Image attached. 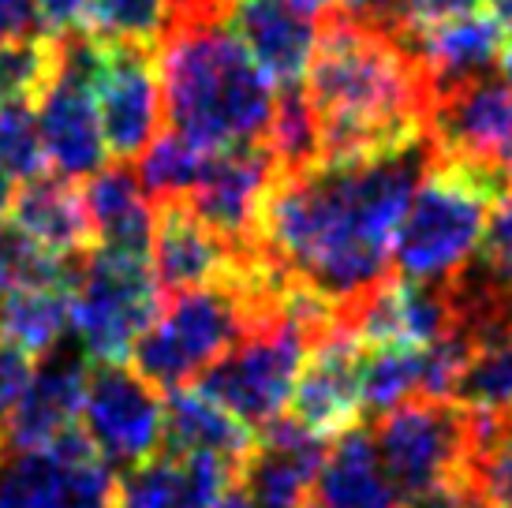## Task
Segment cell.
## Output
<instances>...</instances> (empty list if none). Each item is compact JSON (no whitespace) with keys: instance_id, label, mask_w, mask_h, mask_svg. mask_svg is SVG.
<instances>
[{"instance_id":"cell-38","label":"cell","mask_w":512,"mask_h":508,"mask_svg":"<svg viewBox=\"0 0 512 508\" xmlns=\"http://www.w3.org/2000/svg\"><path fill=\"white\" fill-rule=\"evenodd\" d=\"M408 508H483V505H479V497L471 494L464 482H456V486H445V490H434V494L419 497V501H412Z\"/></svg>"},{"instance_id":"cell-10","label":"cell","mask_w":512,"mask_h":508,"mask_svg":"<svg viewBox=\"0 0 512 508\" xmlns=\"http://www.w3.org/2000/svg\"><path fill=\"white\" fill-rule=\"evenodd\" d=\"M79 426L113 471H128L161 449L165 396L124 363H94Z\"/></svg>"},{"instance_id":"cell-40","label":"cell","mask_w":512,"mask_h":508,"mask_svg":"<svg viewBox=\"0 0 512 508\" xmlns=\"http://www.w3.org/2000/svg\"><path fill=\"white\" fill-rule=\"evenodd\" d=\"M210 508H251V501H247V494H243V486L236 482V486H228L225 494L217 497Z\"/></svg>"},{"instance_id":"cell-36","label":"cell","mask_w":512,"mask_h":508,"mask_svg":"<svg viewBox=\"0 0 512 508\" xmlns=\"http://www.w3.org/2000/svg\"><path fill=\"white\" fill-rule=\"evenodd\" d=\"M90 0H38V15L49 38H64L83 27V15Z\"/></svg>"},{"instance_id":"cell-32","label":"cell","mask_w":512,"mask_h":508,"mask_svg":"<svg viewBox=\"0 0 512 508\" xmlns=\"http://www.w3.org/2000/svg\"><path fill=\"white\" fill-rule=\"evenodd\" d=\"M475 262L501 281L505 288H512V191L498 198V206L490 210L483 232V247L475 254Z\"/></svg>"},{"instance_id":"cell-9","label":"cell","mask_w":512,"mask_h":508,"mask_svg":"<svg viewBox=\"0 0 512 508\" xmlns=\"http://www.w3.org/2000/svg\"><path fill=\"white\" fill-rule=\"evenodd\" d=\"M0 508H116V475L75 426L42 449L0 456Z\"/></svg>"},{"instance_id":"cell-41","label":"cell","mask_w":512,"mask_h":508,"mask_svg":"<svg viewBox=\"0 0 512 508\" xmlns=\"http://www.w3.org/2000/svg\"><path fill=\"white\" fill-rule=\"evenodd\" d=\"M486 4H490V15L512 34V0H486Z\"/></svg>"},{"instance_id":"cell-8","label":"cell","mask_w":512,"mask_h":508,"mask_svg":"<svg viewBox=\"0 0 512 508\" xmlns=\"http://www.w3.org/2000/svg\"><path fill=\"white\" fill-rule=\"evenodd\" d=\"M427 131L441 161L479 176L498 198L512 191V94L498 71L434 94Z\"/></svg>"},{"instance_id":"cell-33","label":"cell","mask_w":512,"mask_h":508,"mask_svg":"<svg viewBox=\"0 0 512 508\" xmlns=\"http://www.w3.org/2000/svg\"><path fill=\"white\" fill-rule=\"evenodd\" d=\"M483 0H397V15H393V30L404 38L427 34V30L460 19L468 12H479Z\"/></svg>"},{"instance_id":"cell-17","label":"cell","mask_w":512,"mask_h":508,"mask_svg":"<svg viewBox=\"0 0 512 508\" xmlns=\"http://www.w3.org/2000/svg\"><path fill=\"white\" fill-rule=\"evenodd\" d=\"M236 482L240 467L221 456L157 449L116 479V508H210Z\"/></svg>"},{"instance_id":"cell-19","label":"cell","mask_w":512,"mask_h":508,"mask_svg":"<svg viewBox=\"0 0 512 508\" xmlns=\"http://www.w3.org/2000/svg\"><path fill=\"white\" fill-rule=\"evenodd\" d=\"M408 42L427 68L430 90L441 94L456 83H468V79L498 71V57L505 49V27L490 12L479 8V12H468L427 30V34H415Z\"/></svg>"},{"instance_id":"cell-30","label":"cell","mask_w":512,"mask_h":508,"mask_svg":"<svg viewBox=\"0 0 512 508\" xmlns=\"http://www.w3.org/2000/svg\"><path fill=\"white\" fill-rule=\"evenodd\" d=\"M169 15L172 0H90L79 30L94 34L101 42L157 49L161 34L169 27Z\"/></svg>"},{"instance_id":"cell-29","label":"cell","mask_w":512,"mask_h":508,"mask_svg":"<svg viewBox=\"0 0 512 508\" xmlns=\"http://www.w3.org/2000/svg\"><path fill=\"white\" fill-rule=\"evenodd\" d=\"M270 154L277 157L281 172H307L322 165V139H318V120L307 101V90L299 86H285L277 94V113H273L270 127Z\"/></svg>"},{"instance_id":"cell-16","label":"cell","mask_w":512,"mask_h":508,"mask_svg":"<svg viewBox=\"0 0 512 508\" xmlns=\"http://www.w3.org/2000/svg\"><path fill=\"white\" fill-rule=\"evenodd\" d=\"M251 254L228 247L199 213L187 206V198L157 202L154 243H150V266L157 273L161 292H187L202 284H217L236 277Z\"/></svg>"},{"instance_id":"cell-25","label":"cell","mask_w":512,"mask_h":508,"mask_svg":"<svg viewBox=\"0 0 512 508\" xmlns=\"http://www.w3.org/2000/svg\"><path fill=\"white\" fill-rule=\"evenodd\" d=\"M464 486L483 508H512V415L471 411V452Z\"/></svg>"},{"instance_id":"cell-24","label":"cell","mask_w":512,"mask_h":508,"mask_svg":"<svg viewBox=\"0 0 512 508\" xmlns=\"http://www.w3.org/2000/svg\"><path fill=\"white\" fill-rule=\"evenodd\" d=\"M0 340L42 359L72 340V288L34 284L0 296Z\"/></svg>"},{"instance_id":"cell-20","label":"cell","mask_w":512,"mask_h":508,"mask_svg":"<svg viewBox=\"0 0 512 508\" xmlns=\"http://www.w3.org/2000/svg\"><path fill=\"white\" fill-rule=\"evenodd\" d=\"M86 221L94 232V247L109 251L150 254L157 225V206L146 195L131 165H105L83 187Z\"/></svg>"},{"instance_id":"cell-39","label":"cell","mask_w":512,"mask_h":508,"mask_svg":"<svg viewBox=\"0 0 512 508\" xmlns=\"http://www.w3.org/2000/svg\"><path fill=\"white\" fill-rule=\"evenodd\" d=\"M292 12L307 15V19H322V15L333 12V0H285Z\"/></svg>"},{"instance_id":"cell-3","label":"cell","mask_w":512,"mask_h":508,"mask_svg":"<svg viewBox=\"0 0 512 508\" xmlns=\"http://www.w3.org/2000/svg\"><path fill=\"white\" fill-rule=\"evenodd\" d=\"M228 0H172L157 42L165 120L206 150L266 146L277 113L273 79L228 23Z\"/></svg>"},{"instance_id":"cell-1","label":"cell","mask_w":512,"mask_h":508,"mask_svg":"<svg viewBox=\"0 0 512 508\" xmlns=\"http://www.w3.org/2000/svg\"><path fill=\"white\" fill-rule=\"evenodd\" d=\"M434 161L427 135L370 161L281 172L258 213L255 254L277 277L329 303L341 322L393 277V236Z\"/></svg>"},{"instance_id":"cell-5","label":"cell","mask_w":512,"mask_h":508,"mask_svg":"<svg viewBox=\"0 0 512 508\" xmlns=\"http://www.w3.org/2000/svg\"><path fill=\"white\" fill-rule=\"evenodd\" d=\"M161 311L150 254L90 247L72 288V340L90 363H124Z\"/></svg>"},{"instance_id":"cell-11","label":"cell","mask_w":512,"mask_h":508,"mask_svg":"<svg viewBox=\"0 0 512 508\" xmlns=\"http://www.w3.org/2000/svg\"><path fill=\"white\" fill-rule=\"evenodd\" d=\"M94 101H98L109 157L124 165L135 161L161 135V120H165L157 49L101 42V57L94 68Z\"/></svg>"},{"instance_id":"cell-27","label":"cell","mask_w":512,"mask_h":508,"mask_svg":"<svg viewBox=\"0 0 512 508\" xmlns=\"http://www.w3.org/2000/svg\"><path fill=\"white\" fill-rule=\"evenodd\" d=\"M214 150H206L199 142H191L187 135L180 131H161L150 146H146L143 154L135 157L139 165H135V176H139V184L143 191L157 202H169V198H184L191 187L199 184L202 169H206V161H210Z\"/></svg>"},{"instance_id":"cell-26","label":"cell","mask_w":512,"mask_h":508,"mask_svg":"<svg viewBox=\"0 0 512 508\" xmlns=\"http://www.w3.org/2000/svg\"><path fill=\"white\" fill-rule=\"evenodd\" d=\"M453 400L483 415H512V318L471 348V363Z\"/></svg>"},{"instance_id":"cell-12","label":"cell","mask_w":512,"mask_h":508,"mask_svg":"<svg viewBox=\"0 0 512 508\" xmlns=\"http://www.w3.org/2000/svg\"><path fill=\"white\" fill-rule=\"evenodd\" d=\"M281 176L270 146L214 150L199 184L187 191V206L240 254H255V228L273 180Z\"/></svg>"},{"instance_id":"cell-4","label":"cell","mask_w":512,"mask_h":508,"mask_svg":"<svg viewBox=\"0 0 512 508\" xmlns=\"http://www.w3.org/2000/svg\"><path fill=\"white\" fill-rule=\"evenodd\" d=\"M498 195L460 165L434 161L393 236V269L415 284L445 288L475 262Z\"/></svg>"},{"instance_id":"cell-2","label":"cell","mask_w":512,"mask_h":508,"mask_svg":"<svg viewBox=\"0 0 512 508\" xmlns=\"http://www.w3.org/2000/svg\"><path fill=\"white\" fill-rule=\"evenodd\" d=\"M303 90L318 120L322 165L370 161L430 135L434 90L412 42L341 8L318 23Z\"/></svg>"},{"instance_id":"cell-22","label":"cell","mask_w":512,"mask_h":508,"mask_svg":"<svg viewBox=\"0 0 512 508\" xmlns=\"http://www.w3.org/2000/svg\"><path fill=\"white\" fill-rule=\"evenodd\" d=\"M12 225H19L30 240L57 258H79L94 247V232L86 221L83 191L64 176H34L15 191Z\"/></svg>"},{"instance_id":"cell-34","label":"cell","mask_w":512,"mask_h":508,"mask_svg":"<svg viewBox=\"0 0 512 508\" xmlns=\"http://www.w3.org/2000/svg\"><path fill=\"white\" fill-rule=\"evenodd\" d=\"M38 370V359L27 355L23 348H15L8 340H0V426L8 423V415L15 411V404L23 400V393L30 389V378Z\"/></svg>"},{"instance_id":"cell-18","label":"cell","mask_w":512,"mask_h":508,"mask_svg":"<svg viewBox=\"0 0 512 508\" xmlns=\"http://www.w3.org/2000/svg\"><path fill=\"white\" fill-rule=\"evenodd\" d=\"M228 23L240 34V42L247 45L258 68L281 90L307 79L322 19L292 12L285 0H236L228 12Z\"/></svg>"},{"instance_id":"cell-6","label":"cell","mask_w":512,"mask_h":508,"mask_svg":"<svg viewBox=\"0 0 512 508\" xmlns=\"http://www.w3.org/2000/svg\"><path fill=\"white\" fill-rule=\"evenodd\" d=\"M374 452L404 508L419 497L464 482L471 452V411L456 400L415 396L370 426Z\"/></svg>"},{"instance_id":"cell-42","label":"cell","mask_w":512,"mask_h":508,"mask_svg":"<svg viewBox=\"0 0 512 508\" xmlns=\"http://www.w3.org/2000/svg\"><path fill=\"white\" fill-rule=\"evenodd\" d=\"M498 79L505 83V90L512 94V42H505V49H501V57H498Z\"/></svg>"},{"instance_id":"cell-44","label":"cell","mask_w":512,"mask_h":508,"mask_svg":"<svg viewBox=\"0 0 512 508\" xmlns=\"http://www.w3.org/2000/svg\"><path fill=\"white\" fill-rule=\"evenodd\" d=\"M0 456H4V441H0Z\"/></svg>"},{"instance_id":"cell-7","label":"cell","mask_w":512,"mask_h":508,"mask_svg":"<svg viewBox=\"0 0 512 508\" xmlns=\"http://www.w3.org/2000/svg\"><path fill=\"white\" fill-rule=\"evenodd\" d=\"M101 42L86 30L57 38V68L34 98L45 161L64 180H90L109 165V146L101 135L98 101H94V68Z\"/></svg>"},{"instance_id":"cell-14","label":"cell","mask_w":512,"mask_h":508,"mask_svg":"<svg viewBox=\"0 0 512 508\" xmlns=\"http://www.w3.org/2000/svg\"><path fill=\"white\" fill-rule=\"evenodd\" d=\"M292 419L314 438H337L363 415V348L337 329L314 344L292 389Z\"/></svg>"},{"instance_id":"cell-35","label":"cell","mask_w":512,"mask_h":508,"mask_svg":"<svg viewBox=\"0 0 512 508\" xmlns=\"http://www.w3.org/2000/svg\"><path fill=\"white\" fill-rule=\"evenodd\" d=\"M42 15H38V0H0V45L27 42V38H42Z\"/></svg>"},{"instance_id":"cell-43","label":"cell","mask_w":512,"mask_h":508,"mask_svg":"<svg viewBox=\"0 0 512 508\" xmlns=\"http://www.w3.org/2000/svg\"><path fill=\"white\" fill-rule=\"evenodd\" d=\"M12 198H15V180H8V176L0 172V217L12 210Z\"/></svg>"},{"instance_id":"cell-31","label":"cell","mask_w":512,"mask_h":508,"mask_svg":"<svg viewBox=\"0 0 512 508\" xmlns=\"http://www.w3.org/2000/svg\"><path fill=\"white\" fill-rule=\"evenodd\" d=\"M45 146L38 131L34 101H8L0 105V172L8 180H34L45 172Z\"/></svg>"},{"instance_id":"cell-13","label":"cell","mask_w":512,"mask_h":508,"mask_svg":"<svg viewBox=\"0 0 512 508\" xmlns=\"http://www.w3.org/2000/svg\"><path fill=\"white\" fill-rule=\"evenodd\" d=\"M90 359L75 340H64L60 348L38 359V370L30 378V389L15 404L8 423L0 426L4 452L19 449H42L60 434L79 426L83 411L86 378H90Z\"/></svg>"},{"instance_id":"cell-37","label":"cell","mask_w":512,"mask_h":508,"mask_svg":"<svg viewBox=\"0 0 512 508\" xmlns=\"http://www.w3.org/2000/svg\"><path fill=\"white\" fill-rule=\"evenodd\" d=\"M341 12L363 23H378V27H393L397 15V0H341Z\"/></svg>"},{"instance_id":"cell-15","label":"cell","mask_w":512,"mask_h":508,"mask_svg":"<svg viewBox=\"0 0 512 508\" xmlns=\"http://www.w3.org/2000/svg\"><path fill=\"white\" fill-rule=\"evenodd\" d=\"M326 456V441L281 415L255 430V449L240 467V486L251 508H311L314 479Z\"/></svg>"},{"instance_id":"cell-23","label":"cell","mask_w":512,"mask_h":508,"mask_svg":"<svg viewBox=\"0 0 512 508\" xmlns=\"http://www.w3.org/2000/svg\"><path fill=\"white\" fill-rule=\"evenodd\" d=\"M161 449L172 452H206L221 456L228 464L243 467L247 452L255 449V430L240 423L232 411H225L217 400L187 385L165 396V434Z\"/></svg>"},{"instance_id":"cell-28","label":"cell","mask_w":512,"mask_h":508,"mask_svg":"<svg viewBox=\"0 0 512 508\" xmlns=\"http://www.w3.org/2000/svg\"><path fill=\"white\" fill-rule=\"evenodd\" d=\"M86 254L57 258L45 247H38L19 225L0 221V296L19 292V288H34V284H68V288H75Z\"/></svg>"},{"instance_id":"cell-21","label":"cell","mask_w":512,"mask_h":508,"mask_svg":"<svg viewBox=\"0 0 512 508\" xmlns=\"http://www.w3.org/2000/svg\"><path fill=\"white\" fill-rule=\"evenodd\" d=\"M311 501L314 508H404L374 452L370 426H352L329 441Z\"/></svg>"}]
</instances>
